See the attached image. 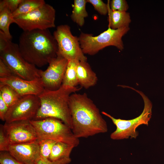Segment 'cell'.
<instances>
[{
	"label": "cell",
	"instance_id": "19",
	"mask_svg": "<svg viewBox=\"0 0 164 164\" xmlns=\"http://www.w3.org/2000/svg\"><path fill=\"white\" fill-rule=\"evenodd\" d=\"M79 61L78 60H68L62 85L66 87H76L79 84L76 70Z\"/></svg>",
	"mask_w": 164,
	"mask_h": 164
},
{
	"label": "cell",
	"instance_id": "6",
	"mask_svg": "<svg viewBox=\"0 0 164 164\" xmlns=\"http://www.w3.org/2000/svg\"><path fill=\"white\" fill-rule=\"evenodd\" d=\"M30 121L36 130L37 140L50 139L75 147L79 144V138L75 136L71 128L59 119L50 118Z\"/></svg>",
	"mask_w": 164,
	"mask_h": 164
},
{
	"label": "cell",
	"instance_id": "9",
	"mask_svg": "<svg viewBox=\"0 0 164 164\" xmlns=\"http://www.w3.org/2000/svg\"><path fill=\"white\" fill-rule=\"evenodd\" d=\"M53 35L57 45V56L68 60L87 61V58L81 49L78 37L72 34L70 26L66 24L58 26Z\"/></svg>",
	"mask_w": 164,
	"mask_h": 164
},
{
	"label": "cell",
	"instance_id": "17",
	"mask_svg": "<svg viewBox=\"0 0 164 164\" xmlns=\"http://www.w3.org/2000/svg\"><path fill=\"white\" fill-rule=\"evenodd\" d=\"M87 0H74L70 18L79 26H82L85 23V18L88 16L86 5Z\"/></svg>",
	"mask_w": 164,
	"mask_h": 164
},
{
	"label": "cell",
	"instance_id": "21",
	"mask_svg": "<svg viewBox=\"0 0 164 164\" xmlns=\"http://www.w3.org/2000/svg\"><path fill=\"white\" fill-rule=\"evenodd\" d=\"M46 3L43 0H22L17 9L12 13L14 18L26 14L41 7Z\"/></svg>",
	"mask_w": 164,
	"mask_h": 164
},
{
	"label": "cell",
	"instance_id": "24",
	"mask_svg": "<svg viewBox=\"0 0 164 164\" xmlns=\"http://www.w3.org/2000/svg\"><path fill=\"white\" fill-rule=\"evenodd\" d=\"M87 2L91 4L94 9L100 14L105 15L108 14L109 3L106 4L101 0H87Z\"/></svg>",
	"mask_w": 164,
	"mask_h": 164
},
{
	"label": "cell",
	"instance_id": "10",
	"mask_svg": "<svg viewBox=\"0 0 164 164\" xmlns=\"http://www.w3.org/2000/svg\"><path fill=\"white\" fill-rule=\"evenodd\" d=\"M40 104L38 96L28 95L22 96L9 108L6 115L5 122L33 120Z\"/></svg>",
	"mask_w": 164,
	"mask_h": 164
},
{
	"label": "cell",
	"instance_id": "1",
	"mask_svg": "<svg viewBox=\"0 0 164 164\" xmlns=\"http://www.w3.org/2000/svg\"><path fill=\"white\" fill-rule=\"evenodd\" d=\"M69 105L71 130L79 138L107 132V123L98 108L86 93H73L70 96Z\"/></svg>",
	"mask_w": 164,
	"mask_h": 164
},
{
	"label": "cell",
	"instance_id": "20",
	"mask_svg": "<svg viewBox=\"0 0 164 164\" xmlns=\"http://www.w3.org/2000/svg\"><path fill=\"white\" fill-rule=\"evenodd\" d=\"M13 23L15 21L12 13L6 6L0 7V31L10 40L12 36L9 32V26Z\"/></svg>",
	"mask_w": 164,
	"mask_h": 164
},
{
	"label": "cell",
	"instance_id": "27",
	"mask_svg": "<svg viewBox=\"0 0 164 164\" xmlns=\"http://www.w3.org/2000/svg\"><path fill=\"white\" fill-rule=\"evenodd\" d=\"M22 0H3L0 2V7L6 6L12 13L18 8Z\"/></svg>",
	"mask_w": 164,
	"mask_h": 164
},
{
	"label": "cell",
	"instance_id": "26",
	"mask_svg": "<svg viewBox=\"0 0 164 164\" xmlns=\"http://www.w3.org/2000/svg\"><path fill=\"white\" fill-rule=\"evenodd\" d=\"M1 164H23L17 160L7 151H0Z\"/></svg>",
	"mask_w": 164,
	"mask_h": 164
},
{
	"label": "cell",
	"instance_id": "11",
	"mask_svg": "<svg viewBox=\"0 0 164 164\" xmlns=\"http://www.w3.org/2000/svg\"><path fill=\"white\" fill-rule=\"evenodd\" d=\"M30 121L5 122L3 125L9 145L31 142L37 140L36 130Z\"/></svg>",
	"mask_w": 164,
	"mask_h": 164
},
{
	"label": "cell",
	"instance_id": "8",
	"mask_svg": "<svg viewBox=\"0 0 164 164\" xmlns=\"http://www.w3.org/2000/svg\"><path fill=\"white\" fill-rule=\"evenodd\" d=\"M56 11L50 5L46 3L26 14L14 18L15 23L23 31L46 30L55 27Z\"/></svg>",
	"mask_w": 164,
	"mask_h": 164
},
{
	"label": "cell",
	"instance_id": "25",
	"mask_svg": "<svg viewBox=\"0 0 164 164\" xmlns=\"http://www.w3.org/2000/svg\"><path fill=\"white\" fill-rule=\"evenodd\" d=\"M109 6L113 11L126 12L128 9V5L125 0H112L110 1Z\"/></svg>",
	"mask_w": 164,
	"mask_h": 164
},
{
	"label": "cell",
	"instance_id": "14",
	"mask_svg": "<svg viewBox=\"0 0 164 164\" xmlns=\"http://www.w3.org/2000/svg\"><path fill=\"white\" fill-rule=\"evenodd\" d=\"M7 152L23 164H36L40 156L37 141L29 143L11 144Z\"/></svg>",
	"mask_w": 164,
	"mask_h": 164
},
{
	"label": "cell",
	"instance_id": "28",
	"mask_svg": "<svg viewBox=\"0 0 164 164\" xmlns=\"http://www.w3.org/2000/svg\"><path fill=\"white\" fill-rule=\"evenodd\" d=\"M9 144L4 132L3 125L0 126V151H7Z\"/></svg>",
	"mask_w": 164,
	"mask_h": 164
},
{
	"label": "cell",
	"instance_id": "18",
	"mask_svg": "<svg viewBox=\"0 0 164 164\" xmlns=\"http://www.w3.org/2000/svg\"><path fill=\"white\" fill-rule=\"evenodd\" d=\"M74 147L70 144L57 142L53 145L49 159L54 161L70 158V154Z\"/></svg>",
	"mask_w": 164,
	"mask_h": 164
},
{
	"label": "cell",
	"instance_id": "13",
	"mask_svg": "<svg viewBox=\"0 0 164 164\" xmlns=\"http://www.w3.org/2000/svg\"><path fill=\"white\" fill-rule=\"evenodd\" d=\"M0 83L9 86L21 96L28 95L38 96L45 89L40 78L29 80L13 75L0 78Z\"/></svg>",
	"mask_w": 164,
	"mask_h": 164
},
{
	"label": "cell",
	"instance_id": "12",
	"mask_svg": "<svg viewBox=\"0 0 164 164\" xmlns=\"http://www.w3.org/2000/svg\"><path fill=\"white\" fill-rule=\"evenodd\" d=\"M68 60L57 56L49 61L47 69L39 70V74L45 89L54 91L62 85Z\"/></svg>",
	"mask_w": 164,
	"mask_h": 164
},
{
	"label": "cell",
	"instance_id": "23",
	"mask_svg": "<svg viewBox=\"0 0 164 164\" xmlns=\"http://www.w3.org/2000/svg\"><path fill=\"white\" fill-rule=\"evenodd\" d=\"M37 141L39 147L40 157L49 159L52 148L57 142L48 139L37 140Z\"/></svg>",
	"mask_w": 164,
	"mask_h": 164
},
{
	"label": "cell",
	"instance_id": "31",
	"mask_svg": "<svg viewBox=\"0 0 164 164\" xmlns=\"http://www.w3.org/2000/svg\"><path fill=\"white\" fill-rule=\"evenodd\" d=\"M9 108L0 95V118L2 121H5V118Z\"/></svg>",
	"mask_w": 164,
	"mask_h": 164
},
{
	"label": "cell",
	"instance_id": "30",
	"mask_svg": "<svg viewBox=\"0 0 164 164\" xmlns=\"http://www.w3.org/2000/svg\"><path fill=\"white\" fill-rule=\"evenodd\" d=\"M13 75L15 74L0 59V78H4Z\"/></svg>",
	"mask_w": 164,
	"mask_h": 164
},
{
	"label": "cell",
	"instance_id": "16",
	"mask_svg": "<svg viewBox=\"0 0 164 164\" xmlns=\"http://www.w3.org/2000/svg\"><path fill=\"white\" fill-rule=\"evenodd\" d=\"M108 27L113 29L129 27L131 21L130 14L126 12L113 11L109 4L108 13Z\"/></svg>",
	"mask_w": 164,
	"mask_h": 164
},
{
	"label": "cell",
	"instance_id": "15",
	"mask_svg": "<svg viewBox=\"0 0 164 164\" xmlns=\"http://www.w3.org/2000/svg\"><path fill=\"white\" fill-rule=\"evenodd\" d=\"M76 72L79 84L82 87L87 89L97 84L98 79L96 74L87 61H79Z\"/></svg>",
	"mask_w": 164,
	"mask_h": 164
},
{
	"label": "cell",
	"instance_id": "3",
	"mask_svg": "<svg viewBox=\"0 0 164 164\" xmlns=\"http://www.w3.org/2000/svg\"><path fill=\"white\" fill-rule=\"evenodd\" d=\"M82 88L61 85L56 90L44 89L38 96L40 101V106L33 120L56 118L61 121L71 129L69 97L71 94L80 91Z\"/></svg>",
	"mask_w": 164,
	"mask_h": 164
},
{
	"label": "cell",
	"instance_id": "7",
	"mask_svg": "<svg viewBox=\"0 0 164 164\" xmlns=\"http://www.w3.org/2000/svg\"><path fill=\"white\" fill-rule=\"evenodd\" d=\"M131 88L136 91L142 97L144 103L143 110L138 117L128 120L116 119L107 113L102 111V114L109 118L116 126V130L111 134V139L121 140L129 138H136L138 135L136 128L142 125H148L151 118L152 104L150 100L142 92L132 87Z\"/></svg>",
	"mask_w": 164,
	"mask_h": 164
},
{
	"label": "cell",
	"instance_id": "22",
	"mask_svg": "<svg viewBox=\"0 0 164 164\" xmlns=\"http://www.w3.org/2000/svg\"><path fill=\"white\" fill-rule=\"evenodd\" d=\"M0 95L9 108L22 96L9 86L0 83Z\"/></svg>",
	"mask_w": 164,
	"mask_h": 164
},
{
	"label": "cell",
	"instance_id": "2",
	"mask_svg": "<svg viewBox=\"0 0 164 164\" xmlns=\"http://www.w3.org/2000/svg\"><path fill=\"white\" fill-rule=\"evenodd\" d=\"M18 45L23 57L36 67H43L57 56V43L49 29L23 31Z\"/></svg>",
	"mask_w": 164,
	"mask_h": 164
},
{
	"label": "cell",
	"instance_id": "4",
	"mask_svg": "<svg viewBox=\"0 0 164 164\" xmlns=\"http://www.w3.org/2000/svg\"><path fill=\"white\" fill-rule=\"evenodd\" d=\"M0 59L17 76L31 80L40 78L39 70L23 57L18 44L12 42L0 31Z\"/></svg>",
	"mask_w": 164,
	"mask_h": 164
},
{
	"label": "cell",
	"instance_id": "29",
	"mask_svg": "<svg viewBox=\"0 0 164 164\" xmlns=\"http://www.w3.org/2000/svg\"><path fill=\"white\" fill-rule=\"evenodd\" d=\"M70 158L61 159L56 161H51L49 159L40 157L36 164H68L71 162Z\"/></svg>",
	"mask_w": 164,
	"mask_h": 164
},
{
	"label": "cell",
	"instance_id": "5",
	"mask_svg": "<svg viewBox=\"0 0 164 164\" xmlns=\"http://www.w3.org/2000/svg\"><path fill=\"white\" fill-rule=\"evenodd\" d=\"M129 27L113 29H108L100 34L94 36L91 34L81 32L78 37L84 54L94 55L109 46L116 47L120 50L124 48L122 37L129 31Z\"/></svg>",
	"mask_w": 164,
	"mask_h": 164
}]
</instances>
